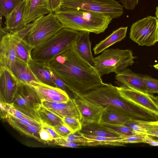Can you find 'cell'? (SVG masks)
Instances as JSON below:
<instances>
[{
    "label": "cell",
    "instance_id": "obj_1",
    "mask_svg": "<svg viewBox=\"0 0 158 158\" xmlns=\"http://www.w3.org/2000/svg\"><path fill=\"white\" fill-rule=\"evenodd\" d=\"M46 64L74 94H83L105 84L94 67L80 56L75 45Z\"/></svg>",
    "mask_w": 158,
    "mask_h": 158
},
{
    "label": "cell",
    "instance_id": "obj_2",
    "mask_svg": "<svg viewBox=\"0 0 158 158\" xmlns=\"http://www.w3.org/2000/svg\"><path fill=\"white\" fill-rule=\"evenodd\" d=\"M106 109L118 112L132 120L147 122L158 121V116L132 104L123 98L117 87L106 84L80 95Z\"/></svg>",
    "mask_w": 158,
    "mask_h": 158
},
{
    "label": "cell",
    "instance_id": "obj_3",
    "mask_svg": "<svg viewBox=\"0 0 158 158\" xmlns=\"http://www.w3.org/2000/svg\"><path fill=\"white\" fill-rule=\"evenodd\" d=\"M53 13L64 27L96 34L103 32L113 20L107 15L82 10L60 8Z\"/></svg>",
    "mask_w": 158,
    "mask_h": 158
},
{
    "label": "cell",
    "instance_id": "obj_4",
    "mask_svg": "<svg viewBox=\"0 0 158 158\" xmlns=\"http://www.w3.org/2000/svg\"><path fill=\"white\" fill-rule=\"evenodd\" d=\"M64 27L53 12L42 16L20 29L12 32L32 49Z\"/></svg>",
    "mask_w": 158,
    "mask_h": 158
},
{
    "label": "cell",
    "instance_id": "obj_5",
    "mask_svg": "<svg viewBox=\"0 0 158 158\" xmlns=\"http://www.w3.org/2000/svg\"><path fill=\"white\" fill-rule=\"evenodd\" d=\"M79 32L63 27L50 38L33 48L32 59L48 64L57 55L75 45Z\"/></svg>",
    "mask_w": 158,
    "mask_h": 158
},
{
    "label": "cell",
    "instance_id": "obj_6",
    "mask_svg": "<svg viewBox=\"0 0 158 158\" xmlns=\"http://www.w3.org/2000/svg\"><path fill=\"white\" fill-rule=\"evenodd\" d=\"M135 58L130 50L107 49L94 58L93 66L101 77L113 72L117 74L132 65Z\"/></svg>",
    "mask_w": 158,
    "mask_h": 158
},
{
    "label": "cell",
    "instance_id": "obj_7",
    "mask_svg": "<svg viewBox=\"0 0 158 158\" xmlns=\"http://www.w3.org/2000/svg\"><path fill=\"white\" fill-rule=\"evenodd\" d=\"M123 7L116 0H63L60 8L82 10L103 13L113 19L123 15Z\"/></svg>",
    "mask_w": 158,
    "mask_h": 158
},
{
    "label": "cell",
    "instance_id": "obj_8",
    "mask_svg": "<svg viewBox=\"0 0 158 158\" xmlns=\"http://www.w3.org/2000/svg\"><path fill=\"white\" fill-rule=\"evenodd\" d=\"M130 38L139 46H151L158 41V19L148 16L133 23Z\"/></svg>",
    "mask_w": 158,
    "mask_h": 158
},
{
    "label": "cell",
    "instance_id": "obj_9",
    "mask_svg": "<svg viewBox=\"0 0 158 158\" xmlns=\"http://www.w3.org/2000/svg\"><path fill=\"white\" fill-rule=\"evenodd\" d=\"M121 96L132 104L158 116V97L133 89L117 87Z\"/></svg>",
    "mask_w": 158,
    "mask_h": 158
},
{
    "label": "cell",
    "instance_id": "obj_10",
    "mask_svg": "<svg viewBox=\"0 0 158 158\" xmlns=\"http://www.w3.org/2000/svg\"><path fill=\"white\" fill-rule=\"evenodd\" d=\"M0 34V67L10 71L16 59V38L12 33L5 30L1 26Z\"/></svg>",
    "mask_w": 158,
    "mask_h": 158
},
{
    "label": "cell",
    "instance_id": "obj_11",
    "mask_svg": "<svg viewBox=\"0 0 158 158\" xmlns=\"http://www.w3.org/2000/svg\"><path fill=\"white\" fill-rule=\"evenodd\" d=\"M11 103L15 107L37 111L41 105V101L31 86L19 81L17 88Z\"/></svg>",
    "mask_w": 158,
    "mask_h": 158
},
{
    "label": "cell",
    "instance_id": "obj_12",
    "mask_svg": "<svg viewBox=\"0 0 158 158\" xmlns=\"http://www.w3.org/2000/svg\"><path fill=\"white\" fill-rule=\"evenodd\" d=\"M73 98L81 114L82 127L91 123H101L105 109L80 95L75 94Z\"/></svg>",
    "mask_w": 158,
    "mask_h": 158
},
{
    "label": "cell",
    "instance_id": "obj_13",
    "mask_svg": "<svg viewBox=\"0 0 158 158\" xmlns=\"http://www.w3.org/2000/svg\"><path fill=\"white\" fill-rule=\"evenodd\" d=\"M52 12L49 0H25L21 28L38 18Z\"/></svg>",
    "mask_w": 158,
    "mask_h": 158
},
{
    "label": "cell",
    "instance_id": "obj_14",
    "mask_svg": "<svg viewBox=\"0 0 158 158\" xmlns=\"http://www.w3.org/2000/svg\"><path fill=\"white\" fill-rule=\"evenodd\" d=\"M27 85L34 90L41 101L66 102L70 98L66 92L58 87L36 81Z\"/></svg>",
    "mask_w": 158,
    "mask_h": 158
},
{
    "label": "cell",
    "instance_id": "obj_15",
    "mask_svg": "<svg viewBox=\"0 0 158 158\" xmlns=\"http://www.w3.org/2000/svg\"><path fill=\"white\" fill-rule=\"evenodd\" d=\"M19 81L8 69L0 67V96L5 102H12Z\"/></svg>",
    "mask_w": 158,
    "mask_h": 158
},
{
    "label": "cell",
    "instance_id": "obj_16",
    "mask_svg": "<svg viewBox=\"0 0 158 158\" xmlns=\"http://www.w3.org/2000/svg\"><path fill=\"white\" fill-rule=\"evenodd\" d=\"M41 105L62 118H75L81 121V116L74 98L66 102H57L41 101Z\"/></svg>",
    "mask_w": 158,
    "mask_h": 158
},
{
    "label": "cell",
    "instance_id": "obj_17",
    "mask_svg": "<svg viewBox=\"0 0 158 158\" xmlns=\"http://www.w3.org/2000/svg\"><path fill=\"white\" fill-rule=\"evenodd\" d=\"M115 81L120 87L128 88L147 93L143 81V76L134 73L131 70L126 69L115 76Z\"/></svg>",
    "mask_w": 158,
    "mask_h": 158
},
{
    "label": "cell",
    "instance_id": "obj_18",
    "mask_svg": "<svg viewBox=\"0 0 158 158\" xmlns=\"http://www.w3.org/2000/svg\"><path fill=\"white\" fill-rule=\"evenodd\" d=\"M10 71L19 82L30 84L33 81L40 82L30 69L28 64L16 59Z\"/></svg>",
    "mask_w": 158,
    "mask_h": 158
},
{
    "label": "cell",
    "instance_id": "obj_19",
    "mask_svg": "<svg viewBox=\"0 0 158 158\" xmlns=\"http://www.w3.org/2000/svg\"><path fill=\"white\" fill-rule=\"evenodd\" d=\"M79 32V35L75 44L76 50L83 59L93 66L94 58L91 50L90 32L83 31Z\"/></svg>",
    "mask_w": 158,
    "mask_h": 158
},
{
    "label": "cell",
    "instance_id": "obj_20",
    "mask_svg": "<svg viewBox=\"0 0 158 158\" xmlns=\"http://www.w3.org/2000/svg\"><path fill=\"white\" fill-rule=\"evenodd\" d=\"M25 4V0H22L11 13L5 17L6 26L3 28L5 30L13 32L21 28Z\"/></svg>",
    "mask_w": 158,
    "mask_h": 158
},
{
    "label": "cell",
    "instance_id": "obj_21",
    "mask_svg": "<svg viewBox=\"0 0 158 158\" xmlns=\"http://www.w3.org/2000/svg\"><path fill=\"white\" fill-rule=\"evenodd\" d=\"M28 65L40 82L57 87L52 79L50 69L46 64L36 61L31 58Z\"/></svg>",
    "mask_w": 158,
    "mask_h": 158
},
{
    "label": "cell",
    "instance_id": "obj_22",
    "mask_svg": "<svg viewBox=\"0 0 158 158\" xmlns=\"http://www.w3.org/2000/svg\"><path fill=\"white\" fill-rule=\"evenodd\" d=\"M127 28V27H126L118 28L105 39L96 44L93 49L94 54H99L113 44L123 40L126 36Z\"/></svg>",
    "mask_w": 158,
    "mask_h": 158
},
{
    "label": "cell",
    "instance_id": "obj_23",
    "mask_svg": "<svg viewBox=\"0 0 158 158\" xmlns=\"http://www.w3.org/2000/svg\"><path fill=\"white\" fill-rule=\"evenodd\" d=\"M82 133L88 135L116 137L122 135L108 129L101 123H93L82 127L80 131Z\"/></svg>",
    "mask_w": 158,
    "mask_h": 158
},
{
    "label": "cell",
    "instance_id": "obj_24",
    "mask_svg": "<svg viewBox=\"0 0 158 158\" xmlns=\"http://www.w3.org/2000/svg\"><path fill=\"white\" fill-rule=\"evenodd\" d=\"M8 115L18 118H30L42 123L37 111L15 107L11 103H8V115Z\"/></svg>",
    "mask_w": 158,
    "mask_h": 158
},
{
    "label": "cell",
    "instance_id": "obj_25",
    "mask_svg": "<svg viewBox=\"0 0 158 158\" xmlns=\"http://www.w3.org/2000/svg\"><path fill=\"white\" fill-rule=\"evenodd\" d=\"M132 120L131 118L118 112L105 109L101 123L123 125Z\"/></svg>",
    "mask_w": 158,
    "mask_h": 158
},
{
    "label": "cell",
    "instance_id": "obj_26",
    "mask_svg": "<svg viewBox=\"0 0 158 158\" xmlns=\"http://www.w3.org/2000/svg\"><path fill=\"white\" fill-rule=\"evenodd\" d=\"M6 120L13 128L20 132L39 141L42 140L40 136L42 127L32 125H23L10 120Z\"/></svg>",
    "mask_w": 158,
    "mask_h": 158
},
{
    "label": "cell",
    "instance_id": "obj_27",
    "mask_svg": "<svg viewBox=\"0 0 158 158\" xmlns=\"http://www.w3.org/2000/svg\"><path fill=\"white\" fill-rule=\"evenodd\" d=\"M43 123L52 127L64 123L62 118L42 105L37 110Z\"/></svg>",
    "mask_w": 158,
    "mask_h": 158
},
{
    "label": "cell",
    "instance_id": "obj_28",
    "mask_svg": "<svg viewBox=\"0 0 158 158\" xmlns=\"http://www.w3.org/2000/svg\"><path fill=\"white\" fill-rule=\"evenodd\" d=\"M81 133L83 136L86 139L96 141L97 146L110 145L114 146H124V143L120 142V141L123 139L125 136L122 135L116 137H108L92 136Z\"/></svg>",
    "mask_w": 158,
    "mask_h": 158
},
{
    "label": "cell",
    "instance_id": "obj_29",
    "mask_svg": "<svg viewBox=\"0 0 158 158\" xmlns=\"http://www.w3.org/2000/svg\"><path fill=\"white\" fill-rule=\"evenodd\" d=\"M13 35L17 39L16 58L28 64L31 58L32 48L23 40Z\"/></svg>",
    "mask_w": 158,
    "mask_h": 158
},
{
    "label": "cell",
    "instance_id": "obj_30",
    "mask_svg": "<svg viewBox=\"0 0 158 158\" xmlns=\"http://www.w3.org/2000/svg\"><path fill=\"white\" fill-rule=\"evenodd\" d=\"M22 0H0V11L5 17L10 15Z\"/></svg>",
    "mask_w": 158,
    "mask_h": 158
},
{
    "label": "cell",
    "instance_id": "obj_31",
    "mask_svg": "<svg viewBox=\"0 0 158 158\" xmlns=\"http://www.w3.org/2000/svg\"><path fill=\"white\" fill-rule=\"evenodd\" d=\"M65 141L73 142L84 144L85 146H90L92 140L84 137L80 131L72 133L64 137H62Z\"/></svg>",
    "mask_w": 158,
    "mask_h": 158
},
{
    "label": "cell",
    "instance_id": "obj_32",
    "mask_svg": "<svg viewBox=\"0 0 158 158\" xmlns=\"http://www.w3.org/2000/svg\"><path fill=\"white\" fill-rule=\"evenodd\" d=\"M108 129L116 132L121 135L128 136L138 134L129 127L123 125H116L108 124H102Z\"/></svg>",
    "mask_w": 158,
    "mask_h": 158
},
{
    "label": "cell",
    "instance_id": "obj_33",
    "mask_svg": "<svg viewBox=\"0 0 158 158\" xmlns=\"http://www.w3.org/2000/svg\"><path fill=\"white\" fill-rule=\"evenodd\" d=\"M148 122L132 120L124 124L138 134L146 135V129Z\"/></svg>",
    "mask_w": 158,
    "mask_h": 158
},
{
    "label": "cell",
    "instance_id": "obj_34",
    "mask_svg": "<svg viewBox=\"0 0 158 158\" xmlns=\"http://www.w3.org/2000/svg\"><path fill=\"white\" fill-rule=\"evenodd\" d=\"M143 81L147 93L158 94V80L150 77L143 76Z\"/></svg>",
    "mask_w": 158,
    "mask_h": 158
},
{
    "label": "cell",
    "instance_id": "obj_35",
    "mask_svg": "<svg viewBox=\"0 0 158 158\" xmlns=\"http://www.w3.org/2000/svg\"><path fill=\"white\" fill-rule=\"evenodd\" d=\"M62 120L64 123L67 125L73 133L80 131L82 129L81 121L77 118L65 117L62 118Z\"/></svg>",
    "mask_w": 158,
    "mask_h": 158
},
{
    "label": "cell",
    "instance_id": "obj_36",
    "mask_svg": "<svg viewBox=\"0 0 158 158\" xmlns=\"http://www.w3.org/2000/svg\"><path fill=\"white\" fill-rule=\"evenodd\" d=\"M50 71L52 79L57 87L65 91L69 97L73 96L74 98V94L64 82L50 69Z\"/></svg>",
    "mask_w": 158,
    "mask_h": 158
},
{
    "label": "cell",
    "instance_id": "obj_37",
    "mask_svg": "<svg viewBox=\"0 0 158 158\" xmlns=\"http://www.w3.org/2000/svg\"><path fill=\"white\" fill-rule=\"evenodd\" d=\"M145 134H137L128 136H125L120 141L124 143H144Z\"/></svg>",
    "mask_w": 158,
    "mask_h": 158
},
{
    "label": "cell",
    "instance_id": "obj_38",
    "mask_svg": "<svg viewBox=\"0 0 158 158\" xmlns=\"http://www.w3.org/2000/svg\"><path fill=\"white\" fill-rule=\"evenodd\" d=\"M53 127L56 132L61 137H66L73 133L70 128L64 123L55 126Z\"/></svg>",
    "mask_w": 158,
    "mask_h": 158
},
{
    "label": "cell",
    "instance_id": "obj_39",
    "mask_svg": "<svg viewBox=\"0 0 158 158\" xmlns=\"http://www.w3.org/2000/svg\"><path fill=\"white\" fill-rule=\"evenodd\" d=\"M146 131V135L158 137V121L148 122Z\"/></svg>",
    "mask_w": 158,
    "mask_h": 158
},
{
    "label": "cell",
    "instance_id": "obj_40",
    "mask_svg": "<svg viewBox=\"0 0 158 158\" xmlns=\"http://www.w3.org/2000/svg\"><path fill=\"white\" fill-rule=\"evenodd\" d=\"M40 136L41 140H42L49 141L53 140L49 132L42 127L40 132Z\"/></svg>",
    "mask_w": 158,
    "mask_h": 158
},
{
    "label": "cell",
    "instance_id": "obj_41",
    "mask_svg": "<svg viewBox=\"0 0 158 158\" xmlns=\"http://www.w3.org/2000/svg\"><path fill=\"white\" fill-rule=\"evenodd\" d=\"M52 11L54 12L61 8L63 0H49Z\"/></svg>",
    "mask_w": 158,
    "mask_h": 158
},
{
    "label": "cell",
    "instance_id": "obj_42",
    "mask_svg": "<svg viewBox=\"0 0 158 158\" xmlns=\"http://www.w3.org/2000/svg\"><path fill=\"white\" fill-rule=\"evenodd\" d=\"M42 127L46 129L49 132L53 140L61 137L56 132L53 127L43 123Z\"/></svg>",
    "mask_w": 158,
    "mask_h": 158
},
{
    "label": "cell",
    "instance_id": "obj_43",
    "mask_svg": "<svg viewBox=\"0 0 158 158\" xmlns=\"http://www.w3.org/2000/svg\"><path fill=\"white\" fill-rule=\"evenodd\" d=\"M144 143L152 146H158V139L153 138L152 136L146 135Z\"/></svg>",
    "mask_w": 158,
    "mask_h": 158
},
{
    "label": "cell",
    "instance_id": "obj_44",
    "mask_svg": "<svg viewBox=\"0 0 158 158\" xmlns=\"http://www.w3.org/2000/svg\"><path fill=\"white\" fill-rule=\"evenodd\" d=\"M3 16V15L2 13V12L0 11V26H1L2 24V17Z\"/></svg>",
    "mask_w": 158,
    "mask_h": 158
},
{
    "label": "cell",
    "instance_id": "obj_45",
    "mask_svg": "<svg viewBox=\"0 0 158 158\" xmlns=\"http://www.w3.org/2000/svg\"><path fill=\"white\" fill-rule=\"evenodd\" d=\"M155 14L157 19H158V6H157L156 8Z\"/></svg>",
    "mask_w": 158,
    "mask_h": 158
},
{
    "label": "cell",
    "instance_id": "obj_46",
    "mask_svg": "<svg viewBox=\"0 0 158 158\" xmlns=\"http://www.w3.org/2000/svg\"><path fill=\"white\" fill-rule=\"evenodd\" d=\"M153 67L156 69L158 70V63L153 65Z\"/></svg>",
    "mask_w": 158,
    "mask_h": 158
},
{
    "label": "cell",
    "instance_id": "obj_47",
    "mask_svg": "<svg viewBox=\"0 0 158 158\" xmlns=\"http://www.w3.org/2000/svg\"></svg>",
    "mask_w": 158,
    "mask_h": 158
}]
</instances>
